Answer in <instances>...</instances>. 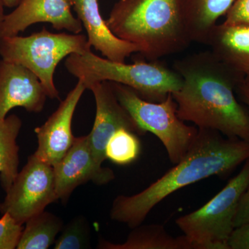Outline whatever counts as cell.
<instances>
[{
  "instance_id": "cell-1",
  "label": "cell",
  "mask_w": 249,
  "mask_h": 249,
  "mask_svg": "<svg viewBox=\"0 0 249 249\" xmlns=\"http://www.w3.org/2000/svg\"><path fill=\"white\" fill-rule=\"evenodd\" d=\"M173 69L182 80L180 89L173 93L181 120L249 142V110L235 96L237 86L245 78L211 51L178 59Z\"/></svg>"
},
{
  "instance_id": "cell-2",
  "label": "cell",
  "mask_w": 249,
  "mask_h": 249,
  "mask_svg": "<svg viewBox=\"0 0 249 249\" xmlns=\"http://www.w3.org/2000/svg\"><path fill=\"white\" fill-rule=\"evenodd\" d=\"M249 159V142L229 138L217 131L199 129L186 155L161 178L134 196H116L111 219L134 229L175 192L210 177L231 173Z\"/></svg>"
},
{
  "instance_id": "cell-3",
  "label": "cell",
  "mask_w": 249,
  "mask_h": 249,
  "mask_svg": "<svg viewBox=\"0 0 249 249\" xmlns=\"http://www.w3.org/2000/svg\"><path fill=\"white\" fill-rule=\"evenodd\" d=\"M106 22L116 36L137 45L150 61L178 53L192 42L179 0H119Z\"/></svg>"
},
{
  "instance_id": "cell-4",
  "label": "cell",
  "mask_w": 249,
  "mask_h": 249,
  "mask_svg": "<svg viewBox=\"0 0 249 249\" xmlns=\"http://www.w3.org/2000/svg\"><path fill=\"white\" fill-rule=\"evenodd\" d=\"M65 66L87 89L100 82L118 83L128 87L139 96L152 102L164 101L182 84L178 72L157 60L127 64L98 56L91 50L71 54L67 57Z\"/></svg>"
},
{
  "instance_id": "cell-5",
  "label": "cell",
  "mask_w": 249,
  "mask_h": 249,
  "mask_svg": "<svg viewBox=\"0 0 249 249\" xmlns=\"http://www.w3.org/2000/svg\"><path fill=\"white\" fill-rule=\"evenodd\" d=\"M91 48L86 36L55 34L46 27L30 36L0 37L1 59L22 65L35 73L52 99L60 98L54 83L58 64L71 54L83 53Z\"/></svg>"
},
{
  "instance_id": "cell-6",
  "label": "cell",
  "mask_w": 249,
  "mask_h": 249,
  "mask_svg": "<svg viewBox=\"0 0 249 249\" xmlns=\"http://www.w3.org/2000/svg\"><path fill=\"white\" fill-rule=\"evenodd\" d=\"M249 183V159L213 198L176 219L177 226L193 249H230L228 241L235 229L237 207Z\"/></svg>"
},
{
  "instance_id": "cell-7",
  "label": "cell",
  "mask_w": 249,
  "mask_h": 249,
  "mask_svg": "<svg viewBox=\"0 0 249 249\" xmlns=\"http://www.w3.org/2000/svg\"><path fill=\"white\" fill-rule=\"evenodd\" d=\"M110 84L116 98L132 116L142 135L148 132L160 139L174 165L182 160L196 141L199 128L188 125L178 117V105L173 94L160 102H152L143 99L128 87Z\"/></svg>"
},
{
  "instance_id": "cell-8",
  "label": "cell",
  "mask_w": 249,
  "mask_h": 249,
  "mask_svg": "<svg viewBox=\"0 0 249 249\" xmlns=\"http://www.w3.org/2000/svg\"><path fill=\"white\" fill-rule=\"evenodd\" d=\"M0 203V213H8L23 225L33 216L45 211L58 200L55 191L53 168L35 153L18 173L11 188Z\"/></svg>"
},
{
  "instance_id": "cell-9",
  "label": "cell",
  "mask_w": 249,
  "mask_h": 249,
  "mask_svg": "<svg viewBox=\"0 0 249 249\" xmlns=\"http://www.w3.org/2000/svg\"><path fill=\"white\" fill-rule=\"evenodd\" d=\"M92 91L96 105V118L91 132L88 135L90 149L95 161L102 166L106 160L107 142L119 129L124 128L142 135L138 125L116 98L109 82L93 83Z\"/></svg>"
},
{
  "instance_id": "cell-10",
  "label": "cell",
  "mask_w": 249,
  "mask_h": 249,
  "mask_svg": "<svg viewBox=\"0 0 249 249\" xmlns=\"http://www.w3.org/2000/svg\"><path fill=\"white\" fill-rule=\"evenodd\" d=\"M71 8L70 0H21L12 12L5 15L0 37L19 35L37 23H49L56 30L79 34L83 24Z\"/></svg>"
},
{
  "instance_id": "cell-11",
  "label": "cell",
  "mask_w": 249,
  "mask_h": 249,
  "mask_svg": "<svg viewBox=\"0 0 249 249\" xmlns=\"http://www.w3.org/2000/svg\"><path fill=\"white\" fill-rule=\"evenodd\" d=\"M53 168L57 197L62 201H66L75 188L88 181L103 186L115 178L110 168L100 166L95 161L88 135L76 137L71 148Z\"/></svg>"
},
{
  "instance_id": "cell-12",
  "label": "cell",
  "mask_w": 249,
  "mask_h": 249,
  "mask_svg": "<svg viewBox=\"0 0 249 249\" xmlns=\"http://www.w3.org/2000/svg\"><path fill=\"white\" fill-rule=\"evenodd\" d=\"M85 85L78 80L76 86L61 101L58 109L49 116L45 124L36 127L37 148L35 154L39 158L54 166L69 151L75 138L72 133V120Z\"/></svg>"
},
{
  "instance_id": "cell-13",
  "label": "cell",
  "mask_w": 249,
  "mask_h": 249,
  "mask_svg": "<svg viewBox=\"0 0 249 249\" xmlns=\"http://www.w3.org/2000/svg\"><path fill=\"white\" fill-rule=\"evenodd\" d=\"M47 96L45 88L35 73L27 67L0 60V119L11 109L23 107L39 113L45 107Z\"/></svg>"
},
{
  "instance_id": "cell-14",
  "label": "cell",
  "mask_w": 249,
  "mask_h": 249,
  "mask_svg": "<svg viewBox=\"0 0 249 249\" xmlns=\"http://www.w3.org/2000/svg\"><path fill=\"white\" fill-rule=\"evenodd\" d=\"M70 2L86 30L89 45L104 58L124 62L132 53L140 52L137 45L121 39L111 31L101 16L98 0H70Z\"/></svg>"
},
{
  "instance_id": "cell-15",
  "label": "cell",
  "mask_w": 249,
  "mask_h": 249,
  "mask_svg": "<svg viewBox=\"0 0 249 249\" xmlns=\"http://www.w3.org/2000/svg\"><path fill=\"white\" fill-rule=\"evenodd\" d=\"M206 45L232 71L244 78L249 75V24H217Z\"/></svg>"
},
{
  "instance_id": "cell-16",
  "label": "cell",
  "mask_w": 249,
  "mask_h": 249,
  "mask_svg": "<svg viewBox=\"0 0 249 249\" xmlns=\"http://www.w3.org/2000/svg\"><path fill=\"white\" fill-rule=\"evenodd\" d=\"M235 0H179L187 32L192 42L206 44L219 18Z\"/></svg>"
},
{
  "instance_id": "cell-17",
  "label": "cell",
  "mask_w": 249,
  "mask_h": 249,
  "mask_svg": "<svg viewBox=\"0 0 249 249\" xmlns=\"http://www.w3.org/2000/svg\"><path fill=\"white\" fill-rule=\"evenodd\" d=\"M98 249H193L184 235L175 237L160 224H141L132 229L122 244L102 240Z\"/></svg>"
},
{
  "instance_id": "cell-18",
  "label": "cell",
  "mask_w": 249,
  "mask_h": 249,
  "mask_svg": "<svg viewBox=\"0 0 249 249\" xmlns=\"http://www.w3.org/2000/svg\"><path fill=\"white\" fill-rule=\"evenodd\" d=\"M22 125L20 118L15 114L0 119V181L5 193L12 186L19 173L17 138Z\"/></svg>"
},
{
  "instance_id": "cell-19",
  "label": "cell",
  "mask_w": 249,
  "mask_h": 249,
  "mask_svg": "<svg viewBox=\"0 0 249 249\" xmlns=\"http://www.w3.org/2000/svg\"><path fill=\"white\" fill-rule=\"evenodd\" d=\"M18 249H47L63 229V222L52 213L44 211L25 223Z\"/></svg>"
},
{
  "instance_id": "cell-20",
  "label": "cell",
  "mask_w": 249,
  "mask_h": 249,
  "mask_svg": "<svg viewBox=\"0 0 249 249\" xmlns=\"http://www.w3.org/2000/svg\"><path fill=\"white\" fill-rule=\"evenodd\" d=\"M141 150L142 145L138 134L122 128L116 131L107 142L106 158L115 164L129 165L138 159Z\"/></svg>"
},
{
  "instance_id": "cell-21",
  "label": "cell",
  "mask_w": 249,
  "mask_h": 249,
  "mask_svg": "<svg viewBox=\"0 0 249 249\" xmlns=\"http://www.w3.org/2000/svg\"><path fill=\"white\" fill-rule=\"evenodd\" d=\"M90 233L83 217H78L62 229L61 235L55 241V249L90 248Z\"/></svg>"
},
{
  "instance_id": "cell-22",
  "label": "cell",
  "mask_w": 249,
  "mask_h": 249,
  "mask_svg": "<svg viewBox=\"0 0 249 249\" xmlns=\"http://www.w3.org/2000/svg\"><path fill=\"white\" fill-rule=\"evenodd\" d=\"M23 229L9 214H3L0 219V249H17Z\"/></svg>"
},
{
  "instance_id": "cell-23",
  "label": "cell",
  "mask_w": 249,
  "mask_h": 249,
  "mask_svg": "<svg viewBox=\"0 0 249 249\" xmlns=\"http://www.w3.org/2000/svg\"><path fill=\"white\" fill-rule=\"evenodd\" d=\"M225 16L226 24H249V0H235Z\"/></svg>"
},
{
  "instance_id": "cell-24",
  "label": "cell",
  "mask_w": 249,
  "mask_h": 249,
  "mask_svg": "<svg viewBox=\"0 0 249 249\" xmlns=\"http://www.w3.org/2000/svg\"><path fill=\"white\" fill-rule=\"evenodd\" d=\"M228 245L230 249H249V223L235 228Z\"/></svg>"
},
{
  "instance_id": "cell-25",
  "label": "cell",
  "mask_w": 249,
  "mask_h": 249,
  "mask_svg": "<svg viewBox=\"0 0 249 249\" xmlns=\"http://www.w3.org/2000/svg\"><path fill=\"white\" fill-rule=\"evenodd\" d=\"M247 223H249V183L239 203L234 220V227H238Z\"/></svg>"
},
{
  "instance_id": "cell-26",
  "label": "cell",
  "mask_w": 249,
  "mask_h": 249,
  "mask_svg": "<svg viewBox=\"0 0 249 249\" xmlns=\"http://www.w3.org/2000/svg\"><path fill=\"white\" fill-rule=\"evenodd\" d=\"M237 92L239 93L249 110V85L246 83L245 80H242L237 86Z\"/></svg>"
},
{
  "instance_id": "cell-27",
  "label": "cell",
  "mask_w": 249,
  "mask_h": 249,
  "mask_svg": "<svg viewBox=\"0 0 249 249\" xmlns=\"http://www.w3.org/2000/svg\"><path fill=\"white\" fill-rule=\"evenodd\" d=\"M1 1H2L5 7L10 8V9L14 8L15 9L20 2L21 0H1Z\"/></svg>"
},
{
  "instance_id": "cell-28",
  "label": "cell",
  "mask_w": 249,
  "mask_h": 249,
  "mask_svg": "<svg viewBox=\"0 0 249 249\" xmlns=\"http://www.w3.org/2000/svg\"><path fill=\"white\" fill-rule=\"evenodd\" d=\"M5 7L4 4H3L2 1L0 0V27H1V24H2L3 21H4L5 14L4 11V8Z\"/></svg>"
},
{
  "instance_id": "cell-29",
  "label": "cell",
  "mask_w": 249,
  "mask_h": 249,
  "mask_svg": "<svg viewBox=\"0 0 249 249\" xmlns=\"http://www.w3.org/2000/svg\"><path fill=\"white\" fill-rule=\"evenodd\" d=\"M245 81L247 83V84L249 85V75L245 77Z\"/></svg>"
}]
</instances>
